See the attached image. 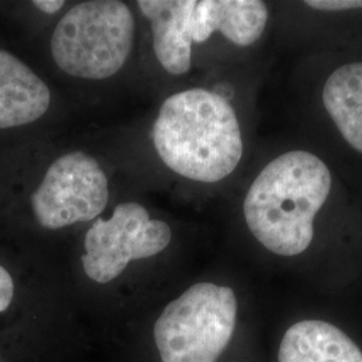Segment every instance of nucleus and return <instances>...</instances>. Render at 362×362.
<instances>
[{
  "instance_id": "nucleus-1",
  "label": "nucleus",
  "mask_w": 362,
  "mask_h": 362,
  "mask_svg": "<svg viewBox=\"0 0 362 362\" xmlns=\"http://www.w3.org/2000/svg\"><path fill=\"white\" fill-rule=\"evenodd\" d=\"M332 189L324 161L305 151L281 155L254 180L243 203L255 239L281 257L305 252L314 238V219Z\"/></svg>"
},
{
  "instance_id": "nucleus-2",
  "label": "nucleus",
  "mask_w": 362,
  "mask_h": 362,
  "mask_svg": "<svg viewBox=\"0 0 362 362\" xmlns=\"http://www.w3.org/2000/svg\"><path fill=\"white\" fill-rule=\"evenodd\" d=\"M153 143L169 169L202 182L226 179L243 155L233 106L206 89L180 91L164 101L153 127Z\"/></svg>"
},
{
  "instance_id": "nucleus-3",
  "label": "nucleus",
  "mask_w": 362,
  "mask_h": 362,
  "mask_svg": "<svg viewBox=\"0 0 362 362\" xmlns=\"http://www.w3.org/2000/svg\"><path fill=\"white\" fill-rule=\"evenodd\" d=\"M134 19L118 0L74 6L52 33L55 64L73 77L105 79L125 65L133 47Z\"/></svg>"
},
{
  "instance_id": "nucleus-4",
  "label": "nucleus",
  "mask_w": 362,
  "mask_h": 362,
  "mask_svg": "<svg viewBox=\"0 0 362 362\" xmlns=\"http://www.w3.org/2000/svg\"><path fill=\"white\" fill-rule=\"evenodd\" d=\"M238 299L228 286L202 282L172 300L156 321L161 362H216L233 339Z\"/></svg>"
},
{
  "instance_id": "nucleus-5",
  "label": "nucleus",
  "mask_w": 362,
  "mask_h": 362,
  "mask_svg": "<svg viewBox=\"0 0 362 362\" xmlns=\"http://www.w3.org/2000/svg\"><path fill=\"white\" fill-rule=\"evenodd\" d=\"M172 231L163 220H152L139 203L117 206L110 219H97L85 236L82 264L97 284L119 276L132 260L151 258L170 243Z\"/></svg>"
},
{
  "instance_id": "nucleus-6",
  "label": "nucleus",
  "mask_w": 362,
  "mask_h": 362,
  "mask_svg": "<svg viewBox=\"0 0 362 362\" xmlns=\"http://www.w3.org/2000/svg\"><path fill=\"white\" fill-rule=\"evenodd\" d=\"M109 202V182L95 158L73 152L55 160L30 197L39 224L58 230L90 221Z\"/></svg>"
},
{
  "instance_id": "nucleus-7",
  "label": "nucleus",
  "mask_w": 362,
  "mask_h": 362,
  "mask_svg": "<svg viewBox=\"0 0 362 362\" xmlns=\"http://www.w3.org/2000/svg\"><path fill=\"white\" fill-rule=\"evenodd\" d=\"M50 101L46 82L19 57L0 47V132L38 121Z\"/></svg>"
},
{
  "instance_id": "nucleus-8",
  "label": "nucleus",
  "mask_w": 362,
  "mask_h": 362,
  "mask_svg": "<svg viewBox=\"0 0 362 362\" xmlns=\"http://www.w3.org/2000/svg\"><path fill=\"white\" fill-rule=\"evenodd\" d=\"M269 10L259 0H202L196 1L191 18V34L203 43L220 31L238 46H251L263 34Z\"/></svg>"
},
{
  "instance_id": "nucleus-9",
  "label": "nucleus",
  "mask_w": 362,
  "mask_h": 362,
  "mask_svg": "<svg viewBox=\"0 0 362 362\" xmlns=\"http://www.w3.org/2000/svg\"><path fill=\"white\" fill-rule=\"evenodd\" d=\"M141 13L151 21L158 62L173 76L191 69V18L194 0H140Z\"/></svg>"
},
{
  "instance_id": "nucleus-10",
  "label": "nucleus",
  "mask_w": 362,
  "mask_h": 362,
  "mask_svg": "<svg viewBox=\"0 0 362 362\" xmlns=\"http://www.w3.org/2000/svg\"><path fill=\"white\" fill-rule=\"evenodd\" d=\"M278 362H362V350L336 325L303 320L286 330Z\"/></svg>"
},
{
  "instance_id": "nucleus-11",
  "label": "nucleus",
  "mask_w": 362,
  "mask_h": 362,
  "mask_svg": "<svg viewBox=\"0 0 362 362\" xmlns=\"http://www.w3.org/2000/svg\"><path fill=\"white\" fill-rule=\"evenodd\" d=\"M322 101L346 143L362 153V62L341 66L332 73Z\"/></svg>"
},
{
  "instance_id": "nucleus-12",
  "label": "nucleus",
  "mask_w": 362,
  "mask_h": 362,
  "mask_svg": "<svg viewBox=\"0 0 362 362\" xmlns=\"http://www.w3.org/2000/svg\"><path fill=\"white\" fill-rule=\"evenodd\" d=\"M305 4L320 11H345L362 8V0H309Z\"/></svg>"
},
{
  "instance_id": "nucleus-13",
  "label": "nucleus",
  "mask_w": 362,
  "mask_h": 362,
  "mask_svg": "<svg viewBox=\"0 0 362 362\" xmlns=\"http://www.w3.org/2000/svg\"><path fill=\"white\" fill-rule=\"evenodd\" d=\"M15 284L13 275L0 264V313L6 311L13 303Z\"/></svg>"
},
{
  "instance_id": "nucleus-14",
  "label": "nucleus",
  "mask_w": 362,
  "mask_h": 362,
  "mask_svg": "<svg viewBox=\"0 0 362 362\" xmlns=\"http://www.w3.org/2000/svg\"><path fill=\"white\" fill-rule=\"evenodd\" d=\"M33 4L38 8L39 11L52 15V13H58L64 7L65 1H62V0H35V1H33Z\"/></svg>"
}]
</instances>
